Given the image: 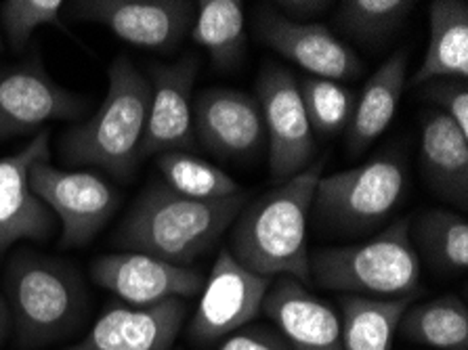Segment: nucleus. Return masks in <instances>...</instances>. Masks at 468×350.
<instances>
[{"label":"nucleus","instance_id":"f257e3e1","mask_svg":"<svg viewBox=\"0 0 468 350\" xmlns=\"http://www.w3.org/2000/svg\"><path fill=\"white\" fill-rule=\"evenodd\" d=\"M322 170L324 160H315L239 212L227 248L233 259L265 280L292 277L309 283L307 223Z\"/></svg>","mask_w":468,"mask_h":350},{"label":"nucleus","instance_id":"f03ea898","mask_svg":"<svg viewBox=\"0 0 468 350\" xmlns=\"http://www.w3.org/2000/svg\"><path fill=\"white\" fill-rule=\"evenodd\" d=\"M246 199L242 191L215 202H200L179 196L165 183H154L126 212L116 233V244L126 252H141L176 267H189L217 244L225 228L244 210Z\"/></svg>","mask_w":468,"mask_h":350},{"label":"nucleus","instance_id":"7ed1b4c3","mask_svg":"<svg viewBox=\"0 0 468 350\" xmlns=\"http://www.w3.org/2000/svg\"><path fill=\"white\" fill-rule=\"evenodd\" d=\"M108 78L101 107L63 134L61 155L72 166H97L118 178H129L139 164L152 89L124 55L113 59Z\"/></svg>","mask_w":468,"mask_h":350},{"label":"nucleus","instance_id":"20e7f679","mask_svg":"<svg viewBox=\"0 0 468 350\" xmlns=\"http://www.w3.org/2000/svg\"><path fill=\"white\" fill-rule=\"evenodd\" d=\"M6 306L19 346L40 348L72 334L87 313V290L74 267L19 249L6 267Z\"/></svg>","mask_w":468,"mask_h":350},{"label":"nucleus","instance_id":"39448f33","mask_svg":"<svg viewBox=\"0 0 468 350\" xmlns=\"http://www.w3.org/2000/svg\"><path fill=\"white\" fill-rule=\"evenodd\" d=\"M309 270L319 288L361 298H410L420 285L412 227L401 218L361 244L317 249L309 256Z\"/></svg>","mask_w":468,"mask_h":350},{"label":"nucleus","instance_id":"423d86ee","mask_svg":"<svg viewBox=\"0 0 468 350\" xmlns=\"http://www.w3.org/2000/svg\"><path fill=\"white\" fill-rule=\"evenodd\" d=\"M408 189V166L399 155H378L361 166L317 181L314 204L319 223L340 231H367L391 217Z\"/></svg>","mask_w":468,"mask_h":350},{"label":"nucleus","instance_id":"0eeeda50","mask_svg":"<svg viewBox=\"0 0 468 350\" xmlns=\"http://www.w3.org/2000/svg\"><path fill=\"white\" fill-rule=\"evenodd\" d=\"M30 183L61 223V246L82 248L118 212L120 196L103 176L90 170H63L42 160L34 164Z\"/></svg>","mask_w":468,"mask_h":350},{"label":"nucleus","instance_id":"6e6552de","mask_svg":"<svg viewBox=\"0 0 468 350\" xmlns=\"http://www.w3.org/2000/svg\"><path fill=\"white\" fill-rule=\"evenodd\" d=\"M257 101L269 143V170L275 183H286L311 166L315 137L301 101L296 76L278 63L262 66Z\"/></svg>","mask_w":468,"mask_h":350},{"label":"nucleus","instance_id":"1a4fd4ad","mask_svg":"<svg viewBox=\"0 0 468 350\" xmlns=\"http://www.w3.org/2000/svg\"><path fill=\"white\" fill-rule=\"evenodd\" d=\"M87 107L89 99L57 84L38 59L0 69V141L78 120Z\"/></svg>","mask_w":468,"mask_h":350},{"label":"nucleus","instance_id":"9d476101","mask_svg":"<svg viewBox=\"0 0 468 350\" xmlns=\"http://www.w3.org/2000/svg\"><path fill=\"white\" fill-rule=\"evenodd\" d=\"M254 27L269 48L315 78L336 82L356 80L364 69L353 48L328 26L283 17L271 3L257 5Z\"/></svg>","mask_w":468,"mask_h":350},{"label":"nucleus","instance_id":"9b49d317","mask_svg":"<svg viewBox=\"0 0 468 350\" xmlns=\"http://www.w3.org/2000/svg\"><path fill=\"white\" fill-rule=\"evenodd\" d=\"M271 280L254 275L242 267L229 249H221L204 281V294L189 323V338L210 345L236 334L257 319Z\"/></svg>","mask_w":468,"mask_h":350},{"label":"nucleus","instance_id":"f8f14e48","mask_svg":"<svg viewBox=\"0 0 468 350\" xmlns=\"http://www.w3.org/2000/svg\"><path fill=\"white\" fill-rule=\"evenodd\" d=\"M74 13L108 27L133 47L170 53L194 26L196 5L187 0H80L74 3Z\"/></svg>","mask_w":468,"mask_h":350},{"label":"nucleus","instance_id":"ddd939ff","mask_svg":"<svg viewBox=\"0 0 468 350\" xmlns=\"http://www.w3.org/2000/svg\"><path fill=\"white\" fill-rule=\"evenodd\" d=\"M200 55L189 53L175 63L150 66V110L139 149V160L166 152H187L196 147L194 84L200 71Z\"/></svg>","mask_w":468,"mask_h":350},{"label":"nucleus","instance_id":"4468645a","mask_svg":"<svg viewBox=\"0 0 468 350\" xmlns=\"http://www.w3.org/2000/svg\"><path fill=\"white\" fill-rule=\"evenodd\" d=\"M51 131L37 133L21 152L0 160V254L17 241H47L55 231V214L34 193V164L51 160Z\"/></svg>","mask_w":468,"mask_h":350},{"label":"nucleus","instance_id":"2eb2a0df","mask_svg":"<svg viewBox=\"0 0 468 350\" xmlns=\"http://www.w3.org/2000/svg\"><path fill=\"white\" fill-rule=\"evenodd\" d=\"M93 280L133 306H152L173 298H191L204 288L200 270L176 267L141 252L99 256L90 267Z\"/></svg>","mask_w":468,"mask_h":350},{"label":"nucleus","instance_id":"dca6fc26","mask_svg":"<svg viewBox=\"0 0 468 350\" xmlns=\"http://www.w3.org/2000/svg\"><path fill=\"white\" fill-rule=\"evenodd\" d=\"M196 137L210 154L239 160L265 145V122L257 97L238 89H207L194 101Z\"/></svg>","mask_w":468,"mask_h":350},{"label":"nucleus","instance_id":"f3484780","mask_svg":"<svg viewBox=\"0 0 468 350\" xmlns=\"http://www.w3.org/2000/svg\"><path fill=\"white\" fill-rule=\"evenodd\" d=\"M187 317L181 298L152 306H113L68 350H170Z\"/></svg>","mask_w":468,"mask_h":350},{"label":"nucleus","instance_id":"a211bd4d","mask_svg":"<svg viewBox=\"0 0 468 350\" xmlns=\"http://www.w3.org/2000/svg\"><path fill=\"white\" fill-rule=\"evenodd\" d=\"M262 313L292 350H343L338 313L292 277H280L269 288Z\"/></svg>","mask_w":468,"mask_h":350},{"label":"nucleus","instance_id":"6ab92c4d","mask_svg":"<svg viewBox=\"0 0 468 350\" xmlns=\"http://www.w3.org/2000/svg\"><path fill=\"white\" fill-rule=\"evenodd\" d=\"M420 164L437 196L458 208L468 206V137L439 110L420 131Z\"/></svg>","mask_w":468,"mask_h":350},{"label":"nucleus","instance_id":"aec40b11","mask_svg":"<svg viewBox=\"0 0 468 350\" xmlns=\"http://www.w3.org/2000/svg\"><path fill=\"white\" fill-rule=\"evenodd\" d=\"M406 76L408 55L406 51H397L367 80L346 126V149L351 155L364 154L393 122L397 105L406 90Z\"/></svg>","mask_w":468,"mask_h":350},{"label":"nucleus","instance_id":"412c9836","mask_svg":"<svg viewBox=\"0 0 468 350\" xmlns=\"http://www.w3.org/2000/svg\"><path fill=\"white\" fill-rule=\"evenodd\" d=\"M429 48L412 78L414 87L468 78V3L435 0L429 11Z\"/></svg>","mask_w":468,"mask_h":350},{"label":"nucleus","instance_id":"4be33fe9","mask_svg":"<svg viewBox=\"0 0 468 350\" xmlns=\"http://www.w3.org/2000/svg\"><path fill=\"white\" fill-rule=\"evenodd\" d=\"M414 298L376 300L345 294L340 300L343 350H393L397 327Z\"/></svg>","mask_w":468,"mask_h":350},{"label":"nucleus","instance_id":"5701e85b","mask_svg":"<svg viewBox=\"0 0 468 350\" xmlns=\"http://www.w3.org/2000/svg\"><path fill=\"white\" fill-rule=\"evenodd\" d=\"M191 40L207 48L217 69L236 68L246 53L244 5L238 0L197 3Z\"/></svg>","mask_w":468,"mask_h":350},{"label":"nucleus","instance_id":"b1692460","mask_svg":"<svg viewBox=\"0 0 468 350\" xmlns=\"http://www.w3.org/2000/svg\"><path fill=\"white\" fill-rule=\"evenodd\" d=\"M397 332L414 345L439 350H468V309L463 300L453 296L410 304Z\"/></svg>","mask_w":468,"mask_h":350},{"label":"nucleus","instance_id":"393cba45","mask_svg":"<svg viewBox=\"0 0 468 350\" xmlns=\"http://www.w3.org/2000/svg\"><path fill=\"white\" fill-rule=\"evenodd\" d=\"M412 244L435 270L463 275L468 267V223L450 210L424 212L414 225Z\"/></svg>","mask_w":468,"mask_h":350},{"label":"nucleus","instance_id":"a878e982","mask_svg":"<svg viewBox=\"0 0 468 350\" xmlns=\"http://www.w3.org/2000/svg\"><path fill=\"white\" fill-rule=\"evenodd\" d=\"M158 170L168 189L189 199L215 202L242 193V187L221 168L189 152L160 154Z\"/></svg>","mask_w":468,"mask_h":350},{"label":"nucleus","instance_id":"bb28decb","mask_svg":"<svg viewBox=\"0 0 468 350\" xmlns=\"http://www.w3.org/2000/svg\"><path fill=\"white\" fill-rule=\"evenodd\" d=\"M296 82H299L301 101L314 134L335 137L346 131L356 111V90L345 87L343 82L315 76H301L296 78Z\"/></svg>","mask_w":468,"mask_h":350},{"label":"nucleus","instance_id":"cd10ccee","mask_svg":"<svg viewBox=\"0 0 468 350\" xmlns=\"http://www.w3.org/2000/svg\"><path fill=\"white\" fill-rule=\"evenodd\" d=\"M412 0H345L336 6L338 30L359 42H376L393 36L406 24Z\"/></svg>","mask_w":468,"mask_h":350},{"label":"nucleus","instance_id":"c85d7f7f","mask_svg":"<svg viewBox=\"0 0 468 350\" xmlns=\"http://www.w3.org/2000/svg\"><path fill=\"white\" fill-rule=\"evenodd\" d=\"M61 0H5L0 3V26L11 42V48L21 53L38 27L61 26Z\"/></svg>","mask_w":468,"mask_h":350},{"label":"nucleus","instance_id":"c756f323","mask_svg":"<svg viewBox=\"0 0 468 350\" xmlns=\"http://www.w3.org/2000/svg\"><path fill=\"white\" fill-rule=\"evenodd\" d=\"M424 97L468 137V87L463 80L429 82Z\"/></svg>","mask_w":468,"mask_h":350},{"label":"nucleus","instance_id":"7c9ffc66","mask_svg":"<svg viewBox=\"0 0 468 350\" xmlns=\"http://www.w3.org/2000/svg\"><path fill=\"white\" fill-rule=\"evenodd\" d=\"M218 350H292L288 342L282 338V334L273 327L254 325L244 327L227 338L225 345Z\"/></svg>","mask_w":468,"mask_h":350},{"label":"nucleus","instance_id":"2f4dec72","mask_svg":"<svg viewBox=\"0 0 468 350\" xmlns=\"http://www.w3.org/2000/svg\"><path fill=\"white\" fill-rule=\"evenodd\" d=\"M271 5L283 17L292 21H307L319 16V13L328 11V6H332L328 0H275Z\"/></svg>","mask_w":468,"mask_h":350},{"label":"nucleus","instance_id":"473e14b6","mask_svg":"<svg viewBox=\"0 0 468 350\" xmlns=\"http://www.w3.org/2000/svg\"><path fill=\"white\" fill-rule=\"evenodd\" d=\"M9 327H11L9 306H6V300L3 298V294H0V346H3L6 334H9Z\"/></svg>","mask_w":468,"mask_h":350},{"label":"nucleus","instance_id":"72a5a7b5","mask_svg":"<svg viewBox=\"0 0 468 350\" xmlns=\"http://www.w3.org/2000/svg\"><path fill=\"white\" fill-rule=\"evenodd\" d=\"M0 48H3V38H0Z\"/></svg>","mask_w":468,"mask_h":350}]
</instances>
